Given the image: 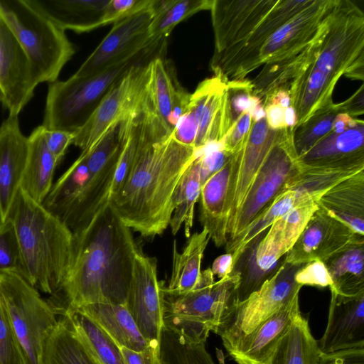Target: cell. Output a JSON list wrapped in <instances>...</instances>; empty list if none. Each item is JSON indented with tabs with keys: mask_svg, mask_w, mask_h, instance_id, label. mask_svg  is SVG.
I'll return each instance as SVG.
<instances>
[{
	"mask_svg": "<svg viewBox=\"0 0 364 364\" xmlns=\"http://www.w3.org/2000/svg\"><path fill=\"white\" fill-rule=\"evenodd\" d=\"M63 31L89 32L105 26L109 0H26Z\"/></svg>",
	"mask_w": 364,
	"mask_h": 364,
	"instance_id": "603a6c76",
	"label": "cell"
},
{
	"mask_svg": "<svg viewBox=\"0 0 364 364\" xmlns=\"http://www.w3.org/2000/svg\"><path fill=\"white\" fill-rule=\"evenodd\" d=\"M284 119L287 127H294L297 124L296 112L291 105L284 109Z\"/></svg>",
	"mask_w": 364,
	"mask_h": 364,
	"instance_id": "6f0895ef",
	"label": "cell"
},
{
	"mask_svg": "<svg viewBox=\"0 0 364 364\" xmlns=\"http://www.w3.org/2000/svg\"><path fill=\"white\" fill-rule=\"evenodd\" d=\"M9 218L14 223L18 239L22 277L38 291L52 295L70 267L73 232L21 189Z\"/></svg>",
	"mask_w": 364,
	"mask_h": 364,
	"instance_id": "3957f363",
	"label": "cell"
},
{
	"mask_svg": "<svg viewBox=\"0 0 364 364\" xmlns=\"http://www.w3.org/2000/svg\"><path fill=\"white\" fill-rule=\"evenodd\" d=\"M317 203L319 208L364 236V171L335 185Z\"/></svg>",
	"mask_w": 364,
	"mask_h": 364,
	"instance_id": "484cf974",
	"label": "cell"
},
{
	"mask_svg": "<svg viewBox=\"0 0 364 364\" xmlns=\"http://www.w3.org/2000/svg\"><path fill=\"white\" fill-rule=\"evenodd\" d=\"M214 276L219 279L229 276L234 269L233 259L230 253H225L216 257L210 267Z\"/></svg>",
	"mask_w": 364,
	"mask_h": 364,
	"instance_id": "db71d44e",
	"label": "cell"
},
{
	"mask_svg": "<svg viewBox=\"0 0 364 364\" xmlns=\"http://www.w3.org/2000/svg\"><path fill=\"white\" fill-rule=\"evenodd\" d=\"M331 293L327 325L317 341L321 353L364 348V292L355 296Z\"/></svg>",
	"mask_w": 364,
	"mask_h": 364,
	"instance_id": "ac0fdd59",
	"label": "cell"
},
{
	"mask_svg": "<svg viewBox=\"0 0 364 364\" xmlns=\"http://www.w3.org/2000/svg\"><path fill=\"white\" fill-rule=\"evenodd\" d=\"M360 245H364V236L356 234L343 222L318 208L292 248L284 255V262L292 265H303L313 260L325 262Z\"/></svg>",
	"mask_w": 364,
	"mask_h": 364,
	"instance_id": "2e32d148",
	"label": "cell"
},
{
	"mask_svg": "<svg viewBox=\"0 0 364 364\" xmlns=\"http://www.w3.org/2000/svg\"><path fill=\"white\" fill-rule=\"evenodd\" d=\"M252 119L249 111L244 112L223 138L224 149L230 155L237 153L242 146Z\"/></svg>",
	"mask_w": 364,
	"mask_h": 364,
	"instance_id": "7dc6e473",
	"label": "cell"
},
{
	"mask_svg": "<svg viewBox=\"0 0 364 364\" xmlns=\"http://www.w3.org/2000/svg\"><path fill=\"white\" fill-rule=\"evenodd\" d=\"M240 281L237 269L217 282L210 268L201 271L192 291L177 296L165 294L164 328L206 342L210 333H216L233 311Z\"/></svg>",
	"mask_w": 364,
	"mask_h": 364,
	"instance_id": "5b68a950",
	"label": "cell"
},
{
	"mask_svg": "<svg viewBox=\"0 0 364 364\" xmlns=\"http://www.w3.org/2000/svg\"><path fill=\"white\" fill-rule=\"evenodd\" d=\"M293 127L280 129L279 136L257 173L228 235V242L239 235L255 217L301 169L292 140ZM225 243V244H226Z\"/></svg>",
	"mask_w": 364,
	"mask_h": 364,
	"instance_id": "8fae6325",
	"label": "cell"
},
{
	"mask_svg": "<svg viewBox=\"0 0 364 364\" xmlns=\"http://www.w3.org/2000/svg\"><path fill=\"white\" fill-rule=\"evenodd\" d=\"M360 120L354 119L345 113L338 114L333 122L331 131L335 133H342L344 131L354 127Z\"/></svg>",
	"mask_w": 364,
	"mask_h": 364,
	"instance_id": "11a10c76",
	"label": "cell"
},
{
	"mask_svg": "<svg viewBox=\"0 0 364 364\" xmlns=\"http://www.w3.org/2000/svg\"><path fill=\"white\" fill-rule=\"evenodd\" d=\"M284 109L278 105L269 104L264 107L266 122L270 129L279 130L287 127L284 119Z\"/></svg>",
	"mask_w": 364,
	"mask_h": 364,
	"instance_id": "f5cc1de1",
	"label": "cell"
},
{
	"mask_svg": "<svg viewBox=\"0 0 364 364\" xmlns=\"http://www.w3.org/2000/svg\"><path fill=\"white\" fill-rule=\"evenodd\" d=\"M311 201L317 202L304 191L296 188L282 190L239 235L225 244L226 252L232 256L234 268L248 247L276 220L295 206Z\"/></svg>",
	"mask_w": 364,
	"mask_h": 364,
	"instance_id": "4316f807",
	"label": "cell"
},
{
	"mask_svg": "<svg viewBox=\"0 0 364 364\" xmlns=\"http://www.w3.org/2000/svg\"><path fill=\"white\" fill-rule=\"evenodd\" d=\"M88 178L86 154L82 151L73 164L53 184L43 205L63 221L77 200Z\"/></svg>",
	"mask_w": 364,
	"mask_h": 364,
	"instance_id": "836d02e7",
	"label": "cell"
},
{
	"mask_svg": "<svg viewBox=\"0 0 364 364\" xmlns=\"http://www.w3.org/2000/svg\"><path fill=\"white\" fill-rule=\"evenodd\" d=\"M318 209V203L314 201L295 206L276 220L267 230L266 235L275 241L286 255Z\"/></svg>",
	"mask_w": 364,
	"mask_h": 364,
	"instance_id": "60d3db41",
	"label": "cell"
},
{
	"mask_svg": "<svg viewBox=\"0 0 364 364\" xmlns=\"http://www.w3.org/2000/svg\"><path fill=\"white\" fill-rule=\"evenodd\" d=\"M266 232L259 235L241 256L237 263L242 264L240 268L234 269L240 272L236 291L237 303L257 290L277 270L279 259L285 255L280 246L267 235Z\"/></svg>",
	"mask_w": 364,
	"mask_h": 364,
	"instance_id": "d4e9b609",
	"label": "cell"
},
{
	"mask_svg": "<svg viewBox=\"0 0 364 364\" xmlns=\"http://www.w3.org/2000/svg\"><path fill=\"white\" fill-rule=\"evenodd\" d=\"M73 138L74 135L72 133L46 129L45 140L47 147L58 164L61 161L68 146L73 144Z\"/></svg>",
	"mask_w": 364,
	"mask_h": 364,
	"instance_id": "c3c4849f",
	"label": "cell"
},
{
	"mask_svg": "<svg viewBox=\"0 0 364 364\" xmlns=\"http://www.w3.org/2000/svg\"><path fill=\"white\" fill-rule=\"evenodd\" d=\"M335 0L311 4L272 33L247 67L246 76L259 68L290 60L309 49L323 34Z\"/></svg>",
	"mask_w": 364,
	"mask_h": 364,
	"instance_id": "7c38bea8",
	"label": "cell"
},
{
	"mask_svg": "<svg viewBox=\"0 0 364 364\" xmlns=\"http://www.w3.org/2000/svg\"><path fill=\"white\" fill-rule=\"evenodd\" d=\"M269 104L278 105L284 109L289 107L291 105V97L289 91L285 90L277 91L263 103L264 107Z\"/></svg>",
	"mask_w": 364,
	"mask_h": 364,
	"instance_id": "9f6ffc18",
	"label": "cell"
},
{
	"mask_svg": "<svg viewBox=\"0 0 364 364\" xmlns=\"http://www.w3.org/2000/svg\"><path fill=\"white\" fill-rule=\"evenodd\" d=\"M0 14L29 58L38 82L58 80L75 53L65 31L26 0H0Z\"/></svg>",
	"mask_w": 364,
	"mask_h": 364,
	"instance_id": "8992f818",
	"label": "cell"
},
{
	"mask_svg": "<svg viewBox=\"0 0 364 364\" xmlns=\"http://www.w3.org/2000/svg\"><path fill=\"white\" fill-rule=\"evenodd\" d=\"M155 2L156 0L149 7L114 22L74 75L79 77L94 75L164 41H153L149 35Z\"/></svg>",
	"mask_w": 364,
	"mask_h": 364,
	"instance_id": "9a60e30c",
	"label": "cell"
},
{
	"mask_svg": "<svg viewBox=\"0 0 364 364\" xmlns=\"http://www.w3.org/2000/svg\"><path fill=\"white\" fill-rule=\"evenodd\" d=\"M39 84L31 62L0 14V103L18 116Z\"/></svg>",
	"mask_w": 364,
	"mask_h": 364,
	"instance_id": "e0dca14e",
	"label": "cell"
},
{
	"mask_svg": "<svg viewBox=\"0 0 364 364\" xmlns=\"http://www.w3.org/2000/svg\"><path fill=\"white\" fill-rule=\"evenodd\" d=\"M364 122L342 133L331 132L299 157L304 166H364Z\"/></svg>",
	"mask_w": 364,
	"mask_h": 364,
	"instance_id": "cb8c5ba5",
	"label": "cell"
},
{
	"mask_svg": "<svg viewBox=\"0 0 364 364\" xmlns=\"http://www.w3.org/2000/svg\"><path fill=\"white\" fill-rule=\"evenodd\" d=\"M42 364H97L84 347L70 322L61 316L47 337Z\"/></svg>",
	"mask_w": 364,
	"mask_h": 364,
	"instance_id": "e575fe53",
	"label": "cell"
},
{
	"mask_svg": "<svg viewBox=\"0 0 364 364\" xmlns=\"http://www.w3.org/2000/svg\"><path fill=\"white\" fill-rule=\"evenodd\" d=\"M301 266L285 263L283 259L274 274L257 290L236 304L216 333L221 338L227 353L299 294L302 287L295 282L294 275Z\"/></svg>",
	"mask_w": 364,
	"mask_h": 364,
	"instance_id": "9c48e42d",
	"label": "cell"
},
{
	"mask_svg": "<svg viewBox=\"0 0 364 364\" xmlns=\"http://www.w3.org/2000/svg\"><path fill=\"white\" fill-rule=\"evenodd\" d=\"M324 263L332 279L331 291L343 296L364 292V245L351 247Z\"/></svg>",
	"mask_w": 364,
	"mask_h": 364,
	"instance_id": "d590c367",
	"label": "cell"
},
{
	"mask_svg": "<svg viewBox=\"0 0 364 364\" xmlns=\"http://www.w3.org/2000/svg\"><path fill=\"white\" fill-rule=\"evenodd\" d=\"M151 60L131 67L111 88L86 123L74 134L73 144L82 151H89L112 125L146 107L147 65Z\"/></svg>",
	"mask_w": 364,
	"mask_h": 364,
	"instance_id": "30bf717a",
	"label": "cell"
},
{
	"mask_svg": "<svg viewBox=\"0 0 364 364\" xmlns=\"http://www.w3.org/2000/svg\"><path fill=\"white\" fill-rule=\"evenodd\" d=\"M0 273H16L23 276L18 239L11 218L0 223Z\"/></svg>",
	"mask_w": 364,
	"mask_h": 364,
	"instance_id": "7bdbcfd3",
	"label": "cell"
},
{
	"mask_svg": "<svg viewBox=\"0 0 364 364\" xmlns=\"http://www.w3.org/2000/svg\"><path fill=\"white\" fill-rule=\"evenodd\" d=\"M46 128H35L28 139V152L21 189L36 202L43 204L52 186L58 162L47 147Z\"/></svg>",
	"mask_w": 364,
	"mask_h": 364,
	"instance_id": "f1b7e54d",
	"label": "cell"
},
{
	"mask_svg": "<svg viewBox=\"0 0 364 364\" xmlns=\"http://www.w3.org/2000/svg\"><path fill=\"white\" fill-rule=\"evenodd\" d=\"M321 353L309 321L300 312L279 341L268 364H318Z\"/></svg>",
	"mask_w": 364,
	"mask_h": 364,
	"instance_id": "d6a6232c",
	"label": "cell"
},
{
	"mask_svg": "<svg viewBox=\"0 0 364 364\" xmlns=\"http://www.w3.org/2000/svg\"><path fill=\"white\" fill-rule=\"evenodd\" d=\"M164 283L159 280L157 261L136 252L126 305L144 338L153 346H161L164 328Z\"/></svg>",
	"mask_w": 364,
	"mask_h": 364,
	"instance_id": "5bb4252c",
	"label": "cell"
},
{
	"mask_svg": "<svg viewBox=\"0 0 364 364\" xmlns=\"http://www.w3.org/2000/svg\"><path fill=\"white\" fill-rule=\"evenodd\" d=\"M73 233L70 269L47 301L57 315L94 303L126 304L139 249L131 229L109 203L86 226Z\"/></svg>",
	"mask_w": 364,
	"mask_h": 364,
	"instance_id": "7a4b0ae2",
	"label": "cell"
},
{
	"mask_svg": "<svg viewBox=\"0 0 364 364\" xmlns=\"http://www.w3.org/2000/svg\"><path fill=\"white\" fill-rule=\"evenodd\" d=\"M0 364H26L21 345L1 301Z\"/></svg>",
	"mask_w": 364,
	"mask_h": 364,
	"instance_id": "ee69618b",
	"label": "cell"
},
{
	"mask_svg": "<svg viewBox=\"0 0 364 364\" xmlns=\"http://www.w3.org/2000/svg\"><path fill=\"white\" fill-rule=\"evenodd\" d=\"M189 107L197 126L196 149L223 139L230 130L226 82L217 76L200 82L191 94Z\"/></svg>",
	"mask_w": 364,
	"mask_h": 364,
	"instance_id": "d6986e66",
	"label": "cell"
},
{
	"mask_svg": "<svg viewBox=\"0 0 364 364\" xmlns=\"http://www.w3.org/2000/svg\"><path fill=\"white\" fill-rule=\"evenodd\" d=\"M201 190L200 163L198 157L185 173L176 192L175 209L169 226L176 235L184 226L185 235L188 238L193 224L194 208Z\"/></svg>",
	"mask_w": 364,
	"mask_h": 364,
	"instance_id": "ab89813d",
	"label": "cell"
},
{
	"mask_svg": "<svg viewBox=\"0 0 364 364\" xmlns=\"http://www.w3.org/2000/svg\"><path fill=\"white\" fill-rule=\"evenodd\" d=\"M215 350L218 363L225 364L222 350ZM161 355L165 364H215L206 342L187 338L166 328L161 335Z\"/></svg>",
	"mask_w": 364,
	"mask_h": 364,
	"instance_id": "74e56055",
	"label": "cell"
},
{
	"mask_svg": "<svg viewBox=\"0 0 364 364\" xmlns=\"http://www.w3.org/2000/svg\"><path fill=\"white\" fill-rule=\"evenodd\" d=\"M28 152L18 116H8L0 125V223L9 217L21 189Z\"/></svg>",
	"mask_w": 364,
	"mask_h": 364,
	"instance_id": "ffe728a7",
	"label": "cell"
},
{
	"mask_svg": "<svg viewBox=\"0 0 364 364\" xmlns=\"http://www.w3.org/2000/svg\"><path fill=\"white\" fill-rule=\"evenodd\" d=\"M310 66L338 82L364 80V14L350 0H336L316 59Z\"/></svg>",
	"mask_w": 364,
	"mask_h": 364,
	"instance_id": "52a82bcc",
	"label": "cell"
},
{
	"mask_svg": "<svg viewBox=\"0 0 364 364\" xmlns=\"http://www.w3.org/2000/svg\"><path fill=\"white\" fill-rule=\"evenodd\" d=\"M300 312L298 294L244 336L228 354L237 364H268L279 341Z\"/></svg>",
	"mask_w": 364,
	"mask_h": 364,
	"instance_id": "7402d4cb",
	"label": "cell"
},
{
	"mask_svg": "<svg viewBox=\"0 0 364 364\" xmlns=\"http://www.w3.org/2000/svg\"><path fill=\"white\" fill-rule=\"evenodd\" d=\"M337 82L310 65L291 84V106L297 124L307 121L318 109L333 103L332 95Z\"/></svg>",
	"mask_w": 364,
	"mask_h": 364,
	"instance_id": "1f68e13d",
	"label": "cell"
},
{
	"mask_svg": "<svg viewBox=\"0 0 364 364\" xmlns=\"http://www.w3.org/2000/svg\"><path fill=\"white\" fill-rule=\"evenodd\" d=\"M295 282L316 287H331L332 279L326 264L321 260H313L301 265L294 275Z\"/></svg>",
	"mask_w": 364,
	"mask_h": 364,
	"instance_id": "f6af8a7d",
	"label": "cell"
},
{
	"mask_svg": "<svg viewBox=\"0 0 364 364\" xmlns=\"http://www.w3.org/2000/svg\"><path fill=\"white\" fill-rule=\"evenodd\" d=\"M164 41L94 75H73L49 83L42 125L48 130L74 134L88 120L111 88L133 65L164 53Z\"/></svg>",
	"mask_w": 364,
	"mask_h": 364,
	"instance_id": "277c9868",
	"label": "cell"
},
{
	"mask_svg": "<svg viewBox=\"0 0 364 364\" xmlns=\"http://www.w3.org/2000/svg\"><path fill=\"white\" fill-rule=\"evenodd\" d=\"M75 311L92 321L119 347L141 351L149 346L140 333L126 304L94 303Z\"/></svg>",
	"mask_w": 364,
	"mask_h": 364,
	"instance_id": "83f0119b",
	"label": "cell"
},
{
	"mask_svg": "<svg viewBox=\"0 0 364 364\" xmlns=\"http://www.w3.org/2000/svg\"><path fill=\"white\" fill-rule=\"evenodd\" d=\"M75 334L97 364H127L120 348L92 321L78 311L65 313Z\"/></svg>",
	"mask_w": 364,
	"mask_h": 364,
	"instance_id": "8d00e7d4",
	"label": "cell"
},
{
	"mask_svg": "<svg viewBox=\"0 0 364 364\" xmlns=\"http://www.w3.org/2000/svg\"><path fill=\"white\" fill-rule=\"evenodd\" d=\"M0 301L21 345L26 364H42L43 346L58 322L39 291L16 273H0Z\"/></svg>",
	"mask_w": 364,
	"mask_h": 364,
	"instance_id": "ba28073f",
	"label": "cell"
},
{
	"mask_svg": "<svg viewBox=\"0 0 364 364\" xmlns=\"http://www.w3.org/2000/svg\"><path fill=\"white\" fill-rule=\"evenodd\" d=\"M127 364H165L161 355V346H149L141 351L119 347Z\"/></svg>",
	"mask_w": 364,
	"mask_h": 364,
	"instance_id": "681fc988",
	"label": "cell"
},
{
	"mask_svg": "<svg viewBox=\"0 0 364 364\" xmlns=\"http://www.w3.org/2000/svg\"><path fill=\"white\" fill-rule=\"evenodd\" d=\"M213 0H156L149 35L153 41L164 40L176 25L195 14L210 10Z\"/></svg>",
	"mask_w": 364,
	"mask_h": 364,
	"instance_id": "f35d334b",
	"label": "cell"
},
{
	"mask_svg": "<svg viewBox=\"0 0 364 364\" xmlns=\"http://www.w3.org/2000/svg\"><path fill=\"white\" fill-rule=\"evenodd\" d=\"M318 364H364V348L321 353Z\"/></svg>",
	"mask_w": 364,
	"mask_h": 364,
	"instance_id": "f907efd6",
	"label": "cell"
},
{
	"mask_svg": "<svg viewBox=\"0 0 364 364\" xmlns=\"http://www.w3.org/2000/svg\"><path fill=\"white\" fill-rule=\"evenodd\" d=\"M210 240L208 231L203 228L200 232L190 235L186 247L181 252L174 240L172 271L168 285L164 287L166 294H184L196 287L201 274L203 254Z\"/></svg>",
	"mask_w": 364,
	"mask_h": 364,
	"instance_id": "4dcf8cb0",
	"label": "cell"
},
{
	"mask_svg": "<svg viewBox=\"0 0 364 364\" xmlns=\"http://www.w3.org/2000/svg\"><path fill=\"white\" fill-rule=\"evenodd\" d=\"M119 123L112 125L92 149L82 151L86 154L89 178L70 212L72 220L77 224L88 223L109 203L110 191L122 151Z\"/></svg>",
	"mask_w": 364,
	"mask_h": 364,
	"instance_id": "4fadbf2b",
	"label": "cell"
},
{
	"mask_svg": "<svg viewBox=\"0 0 364 364\" xmlns=\"http://www.w3.org/2000/svg\"><path fill=\"white\" fill-rule=\"evenodd\" d=\"M364 90L363 85L348 99L340 103L342 113H345L351 117L363 114L364 112Z\"/></svg>",
	"mask_w": 364,
	"mask_h": 364,
	"instance_id": "816d5d0a",
	"label": "cell"
},
{
	"mask_svg": "<svg viewBox=\"0 0 364 364\" xmlns=\"http://www.w3.org/2000/svg\"><path fill=\"white\" fill-rule=\"evenodd\" d=\"M342 113L340 103L318 109L304 123L292 129L293 144L298 157L302 156L332 129L336 116Z\"/></svg>",
	"mask_w": 364,
	"mask_h": 364,
	"instance_id": "b9f144b4",
	"label": "cell"
},
{
	"mask_svg": "<svg viewBox=\"0 0 364 364\" xmlns=\"http://www.w3.org/2000/svg\"><path fill=\"white\" fill-rule=\"evenodd\" d=\"M146 88L153 109L173 131L188 108L191 94L179 84L172 65L163 54L148 63Z\"/></svg>",
	"mask_w": 364,
	"mask_h": 364,
	"instance_id": "44dd1931",
	"label": "cell"
},
{
	"mask_svg": "<svg viewBox=\"0 0 364 364\" xmlns=\"http://www.w3.org/2000/svg\"><path fill=\"white\" fill-rule=\"evenodd\" d=\"M154 0H109L105 14V26L149 7Z\"/></svg>",
	"mask_w": 364,
	"mask_h": 364,
	"instance_id": "bcb514c9",
	"label": "cell"
},
{
	"mask_svg": "<svg viewBox=\"0 0 364 364\" xmlns=\"http://www.w3.org/2000/svg\"><path fill=\"white\" fill-rule=\"evenodd\" d=\"M232 167V155L223 167L201 186L199 220L215 246L226 243L223 217Z\"/></svg>",
	"mask_w": 364,
	"mask_h": 364,
	"instance_id": "f546056e",
	"label": "cell"
},
{
	"mask_svg": "<svg viewBox=\"0 0 364 364\" xmlns=\"http://www.w3.org/2000/svg\"><path fill=\"white\" fill-rule=\"evenodd\" d=\"M198 151L178 142L151 107L142 112L133 164L109 203L123 223L146 238L169 226L178 186Z\"/></svg>",
	"mask_w": 364,
	"mask_h": 364,
	"instance_id": "6da1fadb",
	"label": "cell"
}]
</instances>
